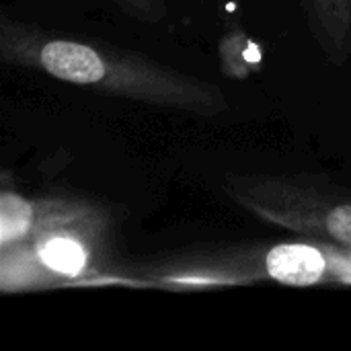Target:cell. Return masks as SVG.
<instances>
[{
    "instance_id": "277c9868",
    "label": "cell",
    "mask_w": 351,
    "mask_h": 351,
    "mask_svg": "<svg viewBox=\"0 0 351 351\" xmlns=\"http://www.w3.org/2000/svg\"><path fill=\"white\" fill-rule=\"evenodd\" d=\"M329 261L311 245H278L265 253L263 274L286 286H313L329 276Z\"/></svg>"
},
{
    "instance_id": "6da1fadb",
    "label": "cell",
    "mask_w": 351,
    "mask_h": 351,
    "mask_svg": "<svg viewBox=\"0 0 351 351\" xmlns=\"http://www.w3.org/2000/svg\"><path fill=\"white\" fill-rule=\"evenodd\" d=\"M0 56L4 64L146 105L197 115H216L226 109L224 93L210 82L138 53L60 37L8 19L0 23Z\"/></svg>"
},
{
    "instance_id": "3957f363",
    "label": "cell",
    "mask_w": 351,
    "mask_h": 351,
    "mask_svg": "<svg viewBox=\"0 0 351 351\" xmlns=\"http://www.w3.org/2000/svg\"><path fill=\"white\" fill-rule=\"evenodd\" d=\"M226 193L263 222L351 247V199L296 179L232 175Z\"/></svg>"
},
{
    "instance_id": "5b68a950",
    "label": "cell",
    "mask_w": 351,
    "mask_h": 351,
    "mask_svg": "<svg viewBox=\"0 0 351 351\" xmlns=\"http://www.w3.org/2000/svg\"><path fill=\"white\" fill-rule=\"evenodd\" d=\"M33 218H35L33 202L4 191L2 193V212H0L2 247H10V245L19 243L21 239H25V234L29 232V228L33 224Z\"/></svg>"
},
{
    "instance_id": "8992f818",
    "label": "cell",
    "mask_w": 351,
    "mask_h": 351,
    "mask_svg": "<svg viewBox=\"0 0 351 351\" xmlns=\"http://www.w3.org/2000/svg\"><path fill=\"white\" fill-rule=\"evenodd\" d=\"M115 2L140 19H158L162 12V0H115Z\"/></svg>"
},
{
    "instance_id": "7a4b0ae2",
    "label": "cell",
    "mask_w": 351,
    "mask_h": 351,
    "mask_svg": "<svg viewBox=\"0 0 351 351\" xmlns=\"http://www.w3.org/2000/svg\"><path fill=\"white\" fill-rule=\"evenodd\" d=\"M103 224L101 214L82 204H35L29 232L14 243V261L23 269L16 286H27L41 274L58 280L84 278L99 263Z\"/></svg>"
}]
</instances>
